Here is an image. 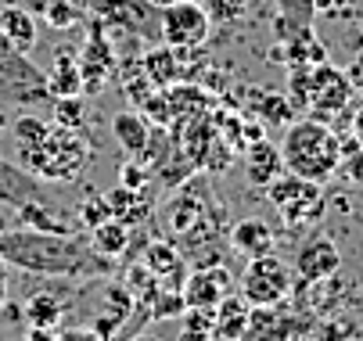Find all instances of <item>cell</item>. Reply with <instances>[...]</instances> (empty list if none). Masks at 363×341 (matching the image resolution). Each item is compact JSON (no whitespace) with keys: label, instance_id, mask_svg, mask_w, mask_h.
<instances>
[{"label":"cell","instance_id":"1","mask_svg":"<svg viewBox=\"0 0 363 341\" xmlns=\"http://www.w3.org/2000/svg\"><path fill=\"white\" fill-rule=\"evenodd\" d=\"M0 259L26 273H36V277L90 280V277L116 273V259H105L101 252H94L90 241H83L76 233H43V230H29V226L0 233Z\"/></svg>","mask_w":363,"mask_h":341},{"label":"cell","instance_id":"2","mask_svg":"<svg viewBox=\"0 0 363 341\" xmlns=\"http://www.w3.org/2000/svg\"><path fill=\"white\" fill-rule=\"evenodd\" d=\"M281 158L284 169L309 180V183H328L331 176H338V162H342V133L331 129L328 122L317 119H298L288 122L284 129V144H281Z\"/></svg>","mask_w":363,"mask_h":341},{"label":"cell","instance_id":"3","mask_svg":"<svg viewBox=\"0 0 363 341\" xmlns=\"http://www.w3.org/2000/svg\"><path fill=\"white\" fill-rule=\"evenodd\" d=\"M90 140H83V129L69 126H47L43 140L33 148H18V158L40 183H72L90 162Z\"/></svg>","mask_w":363,"mask_h":341},{"label":"cell","instance_id":"4","mask_svg":"<svg viewBox=\"0 0 363 341\" xmlns=\"http://www.w3.org/2000/svg\"><path fill=\"white\" fill-rule=\"evenodd\" d=\"M352 105H359V97L352 93V83L345 76V69L335 65H317L309 69V86H306V105L302 112L317 122H328L331 129L345 126V119L352 122Z\"/></svg>","mask_w":363,"mask_h":341},{"label":"cell","instance_id":"5","mask_svg":"<svg viewBox=\"0 0 363 341\" xmlns=\"http://www.w3.org/2000/svg\"><path fill=\"white\" fill-rule=\"evenodd\" d=\"M267 202L284 216V226L288 230L317 223L324 216V209H328L320 183H309V180H302V176H295L288 169L267 187Z\"/></svg>","mask_w":363,"mask_h":341},{"label":"cell","instance_id":"6","mask_svg":"<svg viewBox=\"0 0 363 341\" xmlns=\"http://www.w3.org/2000/svg\"><path fill=\"white\" fill-rule=\"evenodd\" d=\"M291 287H295V273L277 255L248 259V266L241 273V299L252 309H277L291 295Z\"/></svg>","mask_w":363,"mask_h":341},{"label":"cell","instance_id":"7","mask_svg":"<svg viewBox=\"0 0 363 341\" xmlns=\"http://www.w3.org/2000/svg\"><path fill=\"white\" fill-rule=\"evenodd\" d=\"M83 4L97 11L105 29H116V36L159 40V8H151L147 0H83Z\"/></svg>","mask_w":363,"mask_h":341},{"label":"cell","instance_id":"8","mask_svg":"<svg viewBox=\"0 0 363 341\" xmlns=\"http://www.w3.org/2000/svg\"><path fill=\"white\" fill-rule=\"evenodd\" d=\"M213 33V18L198 0L162 8L159 11V43L166 47H201Z\"/></svg>","mask_w":363,"mask_h":341},{"label":"cell","instance_id":"9","mask_svg":"<svg viewBox=\"0 0 363 341\" xmlns=\"http://www.w3.org/2000/svg\"><path fill=\"white\" fill-rule=\"evenodd\" d=\"M4 65H8L11 72H4V69H0V93H4L8 101H15V105H36V101H50L47 76H43V72H36V69L26 62V54H18V51H8V47H4Z\"/></svg>","mask_w":363,"mask_h":341},{"label":"cell","instance_id":"10","mask_svg":"<svg viewBox=\"0 0 363 341\" xmlns=\"http://www.w3.org/2000/svg\"><path fill=\"white\" fill-rule=\"evenodd\" d=\"M184 306L187 309H216L227 295H230V273L223 266H194L187 277H184Z\"/></svg>","mask_w":363,"mask_h":341},{"label":"cell","instance_id":"11","mask_svg":"<svg viewBox=\"0 0 363 341\" xmlns=\"http://www.w3.org/2000/svg\"><path fill=\"white\" fill-rule=\"evenodd\" d=\"M119 69V54H116V47L108 43L105 33H94V40H86V51L79 54V76H83V90L86 93H97V90H105L108 79L116 76Z\"/></svg>","mask_w":363,"mask_h":341},{"label":"cell","instance_id":"12","mask_svg":"<svg viewBox=\"0 0 363 341\" xmlns=\"http://www.w3.org/2000/svg\"><path fill=\"white\" fill-rule=\"evenodd\" d=\"M342 270V252L331 237H309L295 252V273L298 280H328Z\"/></svg>","mask_w":363,"mask_h":341},{"label":"cell","instance_id":"13","mask_svg":"<svg viewBox=\"0 0 363 341\" xmlns=\"http://www.w3.org/2000/svg\"><path fill=\"white\" fill-rule=\"evenodd\" d=\"M47 198H50L47 187H40V180L29 169L0 158V202L18 209V205H29V202H47Z\"/></svg>","mask_w":363,"mask_h":341},{"label":"cell","instance_id":"14","mask_svg":"<svg viewBox=\"0 0 363 341\" xmlns=\"http://www.w3.org/2000/svg\"><path fill=\"white\" fill-rule=\"evenodd\" d=\"M241 155H245V176H248V183L259 187V190H267V187L284 173L281 148H274L267 137H263V140H255V144H248Z\"/></svg>","mask_w":363,"mask_h":341},{"label":"cell","instance_id":"15","mask_svg":"<svg viewBox=\"0 0 363 341\" xmlns=\"http://www.w3.org/2000/svg\"><path fill=\"white\" fill-rule=\"evenodd\" d=\"M274 245H277V237H274V226L263 223V219H238L230 226V248L245 259H259V255H274Z\"/></svg>","mask_w":363,"mask_h":341},{"label":"cell","instance_id":"16","mask_svg":"<svg viewBox=\"0 0 363 341\" xmlns=\"http://www.w3.org/2000/svg\"><path fill=\"white\" fill-rule=\"evenodd\" d=\"M144 266H147V273L159 280L162 287H169V291L184 287L187 266H184V255L177 252V245H169V241H155V245H147Z\"/></svg>","mask_w":363,"mask_h":341},{"label":"cell","instance_id":"17","mask_svg":"<svg viewBox=\"0 0 363 341\" xmlns=\"http://www.w3.org/2000/svg\"><path fill=\"white\" fill-rule=\"evenodd\" d=\"M0 40H4L8 51H18V54H29L36 47V22L22 4L0 8Z\"/></svg>","mask_w":363,"mask_h":341},{"label":"cell","instance_id":"18","mask_svg":"<svg viewBox=\"0 0 363 341\" xmlns=\"http://www.w3.org/2000/svg\"><path fill=\"white\" fill-rule=\"evenodd\" d=\"M248 320H252V306H248L241 295H227V299L213 309V334H216L220 341H245Z\"/></svg>","mask_w":363,"mask_h":341},{"label":"cell","instance_id":"19","mask_svg":"<svg viewBox=\"0 0 363 341\" xmlns=\"http://www.w3.org/2000/svg\"><path fill=\"white\" fill-rule=\"evenodd\" d=\"M18 212V219H22V226H29V230H43V233H76L72 226V212H65L62 205H55V202H29V205H18L15 209Z\"/></svg>","mask_w":363,"mask_h":341},{"label":"cell","instance_id":"20","mask_svg":"<svg viewBox=\"0 0 363 341\" xmlns=\"http://www.w3.org/2000/svg\"><path fill=\"white\" fill-rule=\"evenodd\" d=\"M112 133L119 140V148L133 158H144L147 144H151V133H155V122H147L140 112H119L112 119Z\"/></svg>","mask_w":363,"mask_h":341},{"label":"cell","instance_id":"21","mask_svg":"<svg viewBox=\"0 0 363 341\" xmlns=\"http://www.w3.org/2000/svg\"><path fill=\"white\" fill-rule=\"evenodd\" d=\"M274 4H277V15H274L277 43L317 22V0H274Z\"/></svg>","mask_w":363,"mask_h":341},{"label":"cell","instance_id":"22","mask_svg":"<svg viewBox=\"0 0 363 341\" xmlns=\"http://www.w3.org/2000/svg\"><path fill=\"white\" fill-rule=\"evenodd\" d=\"M140 69H144V76L151 79V86H159V90H166V86H173V83L184 79L180 62H177V51H173V47H166V43L147 47L144 58H140Z\"/></svg>","mask_w":363,"mask_h":341},{"label":"cell","instance_id":"23","mask_svg":"<svg viewBox=\"0 0 363 341\" xmlns=\"http://www.w3.org/2000/svg\"><path fill=\"white\" fill-rule=\"evenodd\" d=\"M105 198H108L112 219L126 223L130 230L151 219V202H147V194H144V190H130V187H123V183H119L112 194H105Z\"/></svg>","mask_w":363,"mask_h":341},{"label":"cell","instance_id":"24","mask_svg":"<svg viewBox=\"0 0 363 341\" xmlns=\"http://www.w3.org/2000/svg\"><path fill=\"white\" fill-rule=\"evenodd\" d=\"M47 90H50V101H55V97H79L83 93L79 58L72 51H58L55 54V69L47 72Z\"/></svg>","mask_w":363,"mask_h":341},{"label":"cell","instance_id":"25","mask_svg":"<svg viewBox=\"0 0 363 341\" xmlns=\"http://www.w3.org/2000/svg\"><path fill=\"white\" fill-rule=\"evenodd\" d=\"M65 313H69V302H62V295H50V291H36V295L26 299L29 327H50V330H58Z\"/></svg>","mask_w":363,"mask_h":341},{"label":"cell","instance_id":"26","mask_svg":"<svg viewBox=\"0 0 363 341\" xmlns=\"http://www.w3.org/2000/svg\"><path fill=\"white\" fill-rule=\"evenodd\" d=\"M130 237H133V230L126 223L108 219V223H101V226L90 230V245H94V252H101L105 259L119 262V255H126V248H130Z\"/></svg>","mask_w":363,"mask_h":341},{"label":"cell","instance_id":"27","mask_svg":"<svg viewBox=\"0 0 363 341\" xmlns=\"http://www.w3.org/2000/svg\"><path fill=\"white\" fill-rule=\"evenodd\" d=\"M180 320H184L180 341H216V334H213V313L209 309H184Z\"/></svg>","mask_w":363,"mask_h":341},{"label":"cell","instance_id":"28","mask_svg":"<svg viewBox=\"0 0 363 341\" xmlns=\"http://www.w3.org/2000/svg\"><path fill=\"white\" fill-rule=\"evenodd\" d=\"M76 219L86 226V230H94V226H101V223H108L112 219V209H108V198L101 190H86V198H83V205H79V212H76Z\"/></svg>","mask_w":363,"mask_h":341},{"label":"cell","instance_id":"29","mask_svg":"<svg viewBox=\"0 0 363 341\" xmlns=\"http://www.w3.org/2000/svg\"><path fill=\"white\" fill-rule=\"evenodd\" d=\"M55 119H58V126L83 129L86 126V105L79 97H55Z\"/></svg>","mask_w":363,"mask_h":341},{"label":"cell","instance_id":"30","mask_svg":"<svg viewBox=\"0 0 363 341\" xmlns=\"http://www.w3.org/2000/svg\"><path fill=\"white\" fill-rule=\"evenodd\" d=\"M201 8L209 11L213 25H230V22H238L241 15H248V0H205Z\"/></svg>","mask_w":363,"mask_h":341},{"label":"cell","instance_id":"31","mask_svg":"<svg viewBox=\"0 0 363 341\" xmlns=\"http://www.w3.org/2000/svg\"><path fill=\"white\" fill-rule=\"evenodd\" d=\"M43 133H47V122H40V119H33V115H22V119L15 122V140H18V148H33V144L43 140Z\"/></svg>","mask_w":363,"mask_h":341},{"label":"cell","instance_id":"32","mask_svg":"<svg viewBox=\"0 0 363 341\" xmlns=\"http://www.w3.org/2000/svg\"><path fill=\"white\" fill-rule=\"evenodd\" d=\"M147 176H151V169H147L140 158H130V162H123V169H119V183L130 187V190H144V187H147Z\"/></svg>","mask_w":363,"mask_h":341},{"label":"cell","instance_id":"33","mask_svg":"<svg viewBox=\"0 0 363 341\" xmlns=\"http://www.w3.org/2000/svg\"><path fill=\"white\" fill-rule=\"evenodd\" d=\"M359 11V0H317L320 18H352Z\"/></svg>","mask_w":363,"mask_h":341},{"label":"cell","instance_id":"34","mask_svg":"<svg viewBox=\"0 0 363 341\" xmlns=\"http://www.w3.org/2000/svg\"><path fill=\"white\" fill-rule=\"evenodd\" d=\"M345 76H349V83H352V93L359 97V105H363V47H359V51H356V58L349 62Z\"/></svg>","mask_w":363,"mask_h":341},{"label":"cell","instance_id":"35","mask_svg":"<svg viewBox=\"0 0 363 341\" xmlns=\"http://www.w3.org/2000/svg\"><path fill=\"white\" fill-rule=\"evenodd\" d=\"M55 341H112V337H101L90 327H65V330L55 334Z\"/></svg>","mask_w":363,"mask_h":341},{"label":"cell","instance_id":"36","mask_svg":"<svg viewBox=\"0 0 363 341\" xmlns=\"http://www.w3.org/2000/svg\"><path fill=\"white\" fill-rule=\"evenodd\" d=\"M349 133L359 140V148H363V105H356V112H352V122H349Z\"/></svg>","mask_w":363,"mask_h":341},{"label":"cell","instance_id":"37","mask_svg":"<svg viewBox=\"0 0 363 341\" xmlns=\"http://www.w3.org/2000/svg\"><path fill=\"white\" fill-rule=\"evenodd\" d=\"M8 309V262L0 259V313Z\"/></svg>","mask_w":363,"mask_h":341},{"label":"cell","instance_id":"38","mask_svg":"<svg viewBox=\"0 0 363 341\" xmlns=\"http://www.w3.org/2000/svg\"><path fill=\"white\" fill-rule=\"evenodd\" d=\"M55 334H58V330H50V327H29L26 341H55Z\"/></svg>","mask_w":363,"mask_h":341},{"label":"cell","instance_id":"39","mask_svg":"<svg viewBox=\"0 0 363 341\" xmlns=\"http://www.w3.org/2000/svg\"><path fill=\"white\" fill-rule=\"evenodd\" d=\"M147 4L162 11V8H173V4H184V0H147Z\"/></svg>","mask_w":363,"mask_h":341},{"label":"cell","instance_id":"40","mask_svg":"<svg viewBox=\"0 0 363 341\" xmlns=\"http://www.w3.org/2000/svg\"><path fill=\"white\" fill-rule=\"evenodd\" d=\"M130 341H159V337H144V334H133Z\"/></svg>","mask_w":363,"mask_h":341},{"label":"cell","instance_id":"41","mask_svg":"<svg viewBox=\"0 0 363 341\" xmlns=\"http://www.w3.org/2000/svg\"><path fill=\"white\" fill-rule=\"evenodd\" d=\"M0 133H4V115H0Z\"/></svg>","mask_w":363,"mask_h":341},{"label":"cell","instance_id":"42","mask_svg":"<svg viewBox=\"0 0 363 341\" xmlns=\"http://www.w3.org/2000/svg\"><path fill=\"white\" fill-rule=\"evenodd\" d=\"M359 341H363V327H359Z\"/></svg>","mask_w":363,"mask_h":341}]
</instances>
